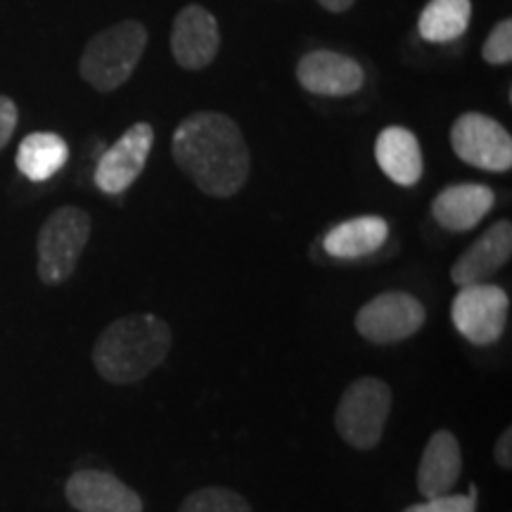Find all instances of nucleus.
Listing matches in <instances>:
<instances>
[{"instance_id":"obj_2","label":"nucleus","mask_w":512,"mask_h":512,"mask_svg":"<svg viewBox=\"0 0 512 512\" xmlns=\"http://www.w3.org/2000/svg\"><path fill=\"white\" fill-rule=\"evenodd\" d=\"M171 328L150 313L117 318L100 332L93 347V366L110 384H136L166 361L171 351Z\"/></svg>"},{"instance_id":"obj_22","label":"nucleus","mask_w":512,"mask_h":512,"mask_svg":"<svg viewBox=\"0 0 512 512\" xmlns=\"http://www.w3.org/2000/svg\"><path fill=\"white\" fill-rule=\"evenodd\" d=\"M403 512H477V489L472 486L470 494H448L439 498H427L425 503L408 505Z\"/></svg>"},{"instance_id":"obj_11","label":"nucleus","mask_w":512,"mask_h":512,"mask_svg":"<svg viewBox=\"0 0 512 512\" xmlns=\"http://www.w3.org/2000/svg\"><path fill=\"white\" fill-rule=\"evenodd\" d=\"M219 22L202 5H188L178 12L171 29V53L188 72H200L219 55Z\"/></svg>"},{"instance_id":"obj_5","label":"nucleus","mask_w":512,"mask_h":512,"mask_svg":"<svg viewBox=\"0 0 512 512\" xmlns=\"http://www.w3.org/2000/svg\"><path fill=\"white\" fill-rule=\"evenodd\" d=\"M392 413V389L380 377H358L344 389L335 411L339 437L358 451H370L382 441Z\"/></svg>"},{"instance_id":"obj_17","label":"nucleus","mask_w":512,"mask_h":512,"mask_svg":"<svg viewBox=\"0 0 512 512\" xmlns=\"http://www.w3.org/2000/svg\"><path fill=\"white\" fill-rule=\"evenodd\" d=\"M389 238V223L382 216H356L330 228L323 247L332 259H363L380 249Z\"/></svg>"},{"instance_id":"obj_3","label":"nucleus","mask_w":512,"mask_h":512,"mask_svg":"<svg viewBox=\"0 0 512 512\" xmlns=\"http://www.w3.org/2000/svg\"><path fill=\"white\" fill-rule=\"evenodd\" d=\"M147 46V29L136 19L95 34L83 48L79 72L98 93H112L131 79Z\"/></svg>"},{"instance_id":"obj_25","label":"nucleus","mask_w":512,"mask_h":512,"mask_svg":"<svg viewBox=\"0 0 512 512\" xmlns=\"http://www.w3.org/2000/svg\"><path fill=\"white\" fill-rule=\"evenodd\" d=\"M318 3L330 12H344V10H349L356 0H318Z\"/></svg>"},{"instance_id":"obj_16","label":"nucleus","mask_w":512,"mask_h":512,"mask_svg":"<svg viewBox=\"0 0 512 512\" xmlns=\"http://www.w3.org/2000/svg\"><path fill=\"white\" fill-rule=\"evenodd\" d=\"M375 159L382 174L401 188H411L425 171L418 138L403 126H387L380 131L375 140Z\"/></svg>"},{"instance_id":"obj_8","label":"nucleus","mask_w":512,"mask_h":512,"mask_svg":"<svg viewBox=\"0 0 512 512\" xmlns=\"http://www.w3.org/2000/svg\"><path fill=\"white\" fill-rule=\"evenodd\" d=\"M425 306L408 292H384L356 313L358 335L373 344H394L425 325Z\"/></svg>"},{"instance_id":"obj_15","label":"nucleus","mask_w":512,"mask_h":512,"mask_svg":"<svg viewBox=\"0 0 512 512\" xmlns=\"http://www.w3.org/2000/svg\"><path fill=\"white\" fill-rule=\"evenodd\" d=\"M463 475V451L456 434L448 430L434 432L422 451L418 467V491L427 498L448 496Z\"/></svg>"},{"instance_id":"obj_14","label":"nucleus","mask_w":512,"mask_h":512,"mask_svg":"<svg viewBox=\"0 0 512 512\" xmlns=\"http://www.w3.org/2000/svg\"><path fill=\"white\" fill-rule=\"evenodd\" d=\"M494 202L496 195L489 185L458 183L434 197L432 216L451 233H467L484 221V216L494 209Z\"/></svg>"},{"instance_id":"obj_23","label":"nucleus","mask_w":512,"mask_h":512,"mask_svg":"<svg viewBox=\"0 0 512 512\" xmlns=\"http://www.w3.org/2000/svg\"><path fill=\"white\" fill-rule=\"evenodd\" d=\"M17 128V105L8 95H0V150L10 143Z\"/></svg>"},{"instance_id":"obj_1","label":"nucleus","mask_w":512,"mask_h":512,"mask_svg":"<svg viewBox=\"0 0 512 512\" xmlns=\"http://www.w3.org/2000/svg\"><path fill=\"white\" fill-rule=\"evenodd\" d=\"M171 155L209 197L238 195L252 169L240 126L219 112H195L181 121L171 143Z\"/></svg>"},{"instance_id":"obj_9","label":"nucleus","mask_w":512,"mask_h":512,"mask_svg":"<svg viewBox=\"0 0 512 512\" xmlns=\"http://www.w3.org/2000/svg\"><path fill=\"white\" fill-rule=\"evenodd\" d=\"M152 145H155V128L150 124L140 121L126 128L124 136L107 147L95 166V185L107 195H121L131 188L143 174Z\"/></svg>"},{"instance_id":"obj_18","label":"nucleus","mask_w":512,"mask_h":512,"mask_svg":"<svg viewBox=\"0 0 512 512\" xmlns=\"http://www.w3.org/2000/svg\"><path fill=\"white\" fill-rule=\"evenodd\" d=\"M69 159L67 140L57 133L38 131L22 140L17 150V169L31 183H46L60 174Z\"/></svg>"},{"instance_id":"obj_6","label":"nucleus","mask_w":512,"mask_h":512,"mask_svg":"<svg viewBox=\"0 0 512 512\" xmlns=\"http://www.w3.org/2000/svg\"><path fill=\"white\" fill-rule=\"evenodd\" d=\"M510 299L503 287L479 283L460 287L451 304L456 330L475 347H491L508 328Z\"/></svg>"},{"instance_id":"obj_24","label":"nucleus","mask_w":512,"mask_h":512,"mask_svg":"<svg viewBox=\"0 0 512 512\" xmlns=\"http://www.w3.org/2000/svg\"><path fill=\"white\" fill-rule=\"evenodd\" d=\"M494 458L498 467H503V470H510L512 467V430L510 427H505L501 437L496 441V448H494Z\"/></svg>"},{"instance_id":"obj_19","label":"nucleus","mask_w":512,"mask_h":512,"mask_svg":"<svg viewBox=\"0 0 512 512\" xmlns=\"http://www.w3.org/2000/svg\"><path fill=\"white\" fill-rule=\"evenodd\" d=\"M470 0H430L418 19V31L430 43H451L470 27Z\"/></svg>"},{"instance_id":"obj_20","label":"nucleus","mask_w":512,"mask_h":512,"mask_svg":"<svg viewBox=\"0 0 512 512\" xmlns=\"http://www.w3.org/2000/svg\"><path fill=\"white\" fill-rule=\"evenodd\" d=\"M178 512H252V505L245 496L226 486H204L188 494Z\"/></svg>"},{"instance_id":"obj_21","label":"nucleus","mask_w":512,"mask_h":512,"mask_svg":"<svg viewBox=\"0 0 512 512\" xmlns=\"http://www.w3.org/2000/svg\"><path fill=\"white\" fill-rule=\"evenodd\" d=\"M482 57L489 64H510L512 60V22L501 19L482 46Z\"/></svg>"},{"instance_id":"obj_13","label":"nucleus","mask_w":512,"mask_h":512,"mask_svg":"<svg viewBox=\"0 0 512 512\" xmlns=\"http://www.w3.org/2000/svg\"><path fill=\"white\" fill-rule=\"evenodd\" d=\"M512 254V226L510 221H498L484 230L451 268V280L458 287L486 283L510 261Z\"/></svg>"},{"instance_id":"obj_10","label":"nucleus","mask_w":512,"mask_h":512,"mask_svg":"<svg viewBox=\"0 0 512 512\" xmlns=\"http://www.w3.org/2000/svg\"><path fill=\"white\" fill-rule=\"evenodd\" d=\"M64 496L76 512H143L138 491L105 470H79L64 484Z\"/></svg>"},{"instance_id":"obj_7","label":"nucleus","mask_w":512,"mask_h":512,"mask_svg":"<svg viewBox=\"0 0 512 512\" xmlns=\"http://www.w3.org/2000/svg\"><path fill=\"white\" fill-rule=\"evenodd\" d=\"M451 147L458 159L475 169L501 174L512 166V138L496 119L465 112L451 128Z\"/></svg>"},{"instance_id":"obj_4","label":"nucleus","mask_w":512,"mask_h":512,"mask_svg":"<svg viewBox=\"0 0 512 512\" xmlns=\"http://www.w3.org/2000/svg\"><path fill=\"white\" fill-rule=\"evenodd\" d=\"M91 238V216L81 207L55 209L43 223L36 240L38 278L43 285H62L79 266Z\"/></svg>"},{"instance_id":"obj_12","label":"nucleus","mask_w":512,"mask_h":512,"mask_svg":"<svg viewBox=\"0 0 512 512\" xmlns=\"http://www.w3.org/2000/svg\"><path fill=\"white\" fill-rule=\"evenodd\" d=\"M297 79L309 93L325 98H347L363 88L366 72L354 57L335 50H313L297 64Z\"/></svg>"}]
</instances>
